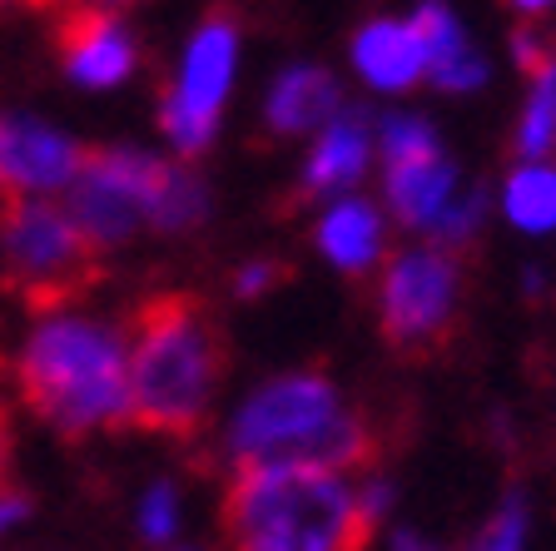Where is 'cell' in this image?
<instances>
[{
  "instance_id": "cell-1",
  "label": "cell",
  "mask_w": 556,
  "mask_h": 551,
  "mask_svg": "<svg viewBox=\"0 0 556 551\" xmlns=\"http://www.w3.org/2000/svg\"><path fill=\"white\" fill-rule=\"evenodd\" d=\"M15 388L60 437H100L129 423V328L70 299L40 303L21 348Z\"/></svg>"
},
{
  "instance_id": "cell-2",
  "label": "cell",
  "mask_w": 556,
  "mask_h": 551,
  "mask_svg": "<svg viewBox=\"0 0 556 551\" xmlns=\"http://www.w3.org/2000/svg\"><path fill=\"white\" fill-rule=\"evenodd\" d=\"M224 467L258 462H313L358 472L372 462V427L328 373L289 367L254 383L219 423Z\"/></svg>"
},
{
  "instance_id": "cell-3",
  "label": "cell",
  "mask_w": 556,
  "mask_h": 551,
  "mask_svg": "<svg viewBox=\"0 0 556 551\" xmlns=\"http://www.w3.org/2000/svg\"><path fill=\"white\" fill-rule=\"evenodd\" d=\"M219 527L243 551H353L372 541L358 517L353 472L313 462L233 467Z\"/></svg>"
},
{
  "instance_id": "cell-4",
  "label": "cell",
  "mask_w": 556,
  "mask_h": 551,
  "mask_svg": "<svg viewBox=\"0 0 556 551\" xmlns=\"http://www.w3.org/2000/svg\"><path fill=\"white\" fill-rule=\"evenodd\" d=\"M224 388V338L194 299H154L129 323V423L194 437Z\"/></svg>"
},
{
  "instance_id": "cell-5",
  "label": "cell",
  "mask_w": 556,
  "mask_h": 551,
  "mask_svg": "<svg viewBox=\"0 0 556 551\" xmlns=\"http://www.w3.org/2000/svg\"><path fill=\"white\" fill-rule=\"evenodd\" d=\"M239 70H243L239 21L233 15H204L185 35V46H179V55L169 65V80H164L160 110H154L164 150L179 154V160H204L214 150V139L224 129V110H229L233 85H239Z\"/></svg>"
},
{
  "instance_id": "cell-6",
  "label": "cell",
  "mask_w": 556,
  "mask_h": 551,
  "mask_svg": "<svg viewBox=\"0 0 556 551\" xmlns=\"http://www.w3.org/2000/svg\"><path fill=\"white\" fill-rule=\"evenodd\" d=\"M467 299L463 249L432 239H413L393 249L372 274V313L378 334L397 353H432L457 328V313Z\"/></svg>"
},
{
  "instance_id": "cell-7",
  "label": "cell",
  "mask_w": 556,
  "mask_h": 551,
  "mask_svg": "<svg viewBox=\"0 0 556 551\" xmlns=\"http://www.w3.org/2000/svg\"><path fill=\"white\" fill-rule=\"evenodd\" d=\"M169 170L174 154L150 145H100L85 154L75 184L65 189V209L94 243V253H115L154 234Z\"/></svg>"
},
{
  "instance_id": "cell-8",
  "label": "cell",
  "mask_w": 556,
  "mask_h": 551,
  "mask_svg": "<svg viewBox=\"0 0 556 551\" xmlns=\"http://www.w3.org/2000/svg\"><path fill=\"white\" fill-rule=\"evenodd\" d=\"M94 243L75 224L65 199L5 195L0 204V274L40 303L70 299L94 268Z\"/></svg>"
},
{
  "instance_id": "cell-9",
  "label": "cell",
  "mask_w": 556,
  "mask_h": 551,
  "mask_svg": "<svg viewBox=\"0 0 556 551\" xmlns=\"http://www.w3.org/2000/svg\"><path fill=\"white\" fill-rule=\"evenodd\" d=\"M382 204L393 214L397 229L413 239H432L447 249H467L482 234L486 218V189L467 179V170L447 150L417 154V160L378 164Z\"/></svg>"
},
{
  "instance_id": "cell-10",
  "label": "cell",
  "mask_w": 556,
  "mask_h": 551,
  "mask_svg": "<svg viewBox=\"0 0 556 551\" xmlns=\"http://www.w3.org/2000/svg\"><path fill=\"white\" fill-rule=\"evenodd\" d=\"M55 50H60L65 80L85 95L125 90V85L139 75V65H144V46H139L129 15L104 11L94 0L65 5L60 30H55Z\"/></svg>"
},
{
  "instance_id": "cell-11",
  "label": "cell",
  "mask_w": 556,
  "mask_h": 551,
  "mask_svg": "<svg viewBox=\"0 0 556 551\" xmlns=\"http://www.w3.org/2000/svg\"><path fill=\"white\" fill-rule=\"evenodd\" d=\"M85 145L65 125L35 115V110H11L0 115V199L5 195H46L65 199L85 164Z\"/></svg>"
},
{
  "instance_id": "cell-12",
  "label": "cell",
  "mask_w": 556,
  "mask_h": 551,
  "mask_svg": "<svg viewBox=\"0 0 556 551\" xmlns=\"http://www.w3.org/2000/svg\"><path fill=\"white\" fill-rule=\"evenodd\" d=\"M368 174H378V115L343 104L324 129L303 139L299 164V195L303 199H333L348 189H363Z\"/></svg>"
},
{
  "instance_id": "cell-13",
  "label": "cell",
  "mask_w": 556,
  "mask_h": 551,
  "mask_svg": "<svg viewBox=\"0 0 556 551\" xmlns=\"http://www.w3.org/2000/svg\"><path fill=\"white\" fill-rule=\"evenodd\" d=\"M393 214L388 204L363 189H348V195L318 199V218H313V249L333 274L343 278H372L382 268V259L393 253Z\"/></svg>"
},
{
  "instance_id": "cell-14",
  "label": "cell",
  "mask_w": 556,
  "mask_h": 551,
  "mask_svg": "<svg viewBox=\"0 0 556 551\" xmlns=\"http://www.w3.org/2000/svg\"><path fill=\"white\" fill-rule=\"evenodd\" d=\"M348 65L363 90L403 100L417 85H428V40L413 15H372L348 40Z\"/></svg>"
},
{
  "instance_id": "cell-15",
  "label": "cell",
  "mask_w": 556,
  "mask_h": 551,
  "mask_svg": "<svg viewBox=\"0 0 556 551\" xmlns=\"http://www.w3.org/2000/svg\"><path fill=\"white\" fill-rule=\"evenodd\" d=\"M348 104L343 80H338L328 65H313V60H293L264 85V100H258V120H264V135L274 139H308L313 129H324L328 120Z\"/></svg>"
},
{
  "instance_id": "cell-16",
  "label": "cell",
  "mask_w": 556,
  "mask_h": 551,
  "mask_svg": "<svg viewBox=\"0 0 556 551\" xmlns=\"http://www.w3.org/2000/svg\"><path fill=\"white\" fill-rule=\"evenodd\" d=\"M413 21L428 40V85H438L442 95H477L492 80V65L472 46V35L447 0H417Z\"/></svg>"
},
{
  "instance_id": "cell-17",
  "label": "cell",
  "mask_w": 556,
  "mask_h": 551,
  "mask_svg": "<svg viewBox=\"0 0 556 551\" xmlns=\"http://www.w3.org/2000/svg\"><path fill=\"white\" fill-rule=\"evenodd\" d=\"M497 209L511 229L552 239L556 234V154L546 160H517L497 184Z\"/></svg>"
},
{
  "instance_id": "cell-18",
  "label": "cell",
  "mask_w": 556,
  "mask_h": 551,
  "mask_svg": "<svg viewBox=\"0 0 556 551\" xmlns=\"http://www.w3.org/2000/svg\"><path fill=\"white\" fill-rule=\"evenodd\" d=\"M517 160H546L556 154V50L536 70H527V100H521L517 129H511Z\"/></svg>"
},
{
  "instance_id": "cell-19",
  "label": "cell",
  "mask_w": 556,
  "mask_h": 551,
  "mask_svg": "<svg viewBox=\"0 0 556 551\" xmlns=\"http://www.w3.org/2000/svg\"><path fill=\"white\" fill-rule=\"evenodd\" d=\"M129 522H135V537L144 547H174V541L189 537V497L174 477H150L139 487L135 506H129Z\"/></svg>"
},
{
  "instance_id": "cell-20",
  "label": "cell",
  "mask_w": 556,
  "mask_h": 551,
  "mask_svg": "<svg viewBox=\"0 0 556 551\" xmlns=\"http://www.w3.org/2000/svg\"><path fill=\"white\" fill-rule=\"evenodd\" d=\"M432 150H442V135L428 115H417V110L378 115V164L417 160V154H432Z\"/></svg>"
},
{
  "instance_id": "cell-21",
  "label": "cell",
  "mask_w": 556,
  "mask_h": 551,
  "mask_svg": "<svg viewBox=\"0 0 556 551\" xmlns=\"http://www.w3.org/2000/svg\"><path fill=\"white\" fill-rule=\"evenodd\" d=\"M532 541V497L517 492L511 487L497 506H492V517L482 522V531L472 537V547H486V551H517Z\"/></svg>"
},
{
  "instance_id": "cell-22",
  "label": "cell",
  "mask_w": 556,
  "mask_h": 551,
  "mask_svg": "<svg viewBox=\"0 0 556 551\" xmlns=\"http://www.w3.org/2000/svg\"><path fill=\"white\" fill-rule=\"evenodd\" d=\"M353 492H358V517L368 527V537L378 527H393L397 517V483L378 467H358L353 472Z\"/></svg>"
},
{
  "instance_id": "cell-23",
  "label": "cell",
  "mask_w": 556,
  "mask_h": 551,
  "mask_svg": "<svg viewBox=\"0 0 556 551\" xmlns=\"http://www.w3.org/2000/svg\"><path fill=\"white\" fill-rule=\"evenodd\" d=\"M278 284H283V264H278V259H264V253H258V259H243V264L229 274V288L239 303L268 299Z\"/></svg>"
},
{
  "instance_id": "cell-24",
  "label": "cell",
  "mask_w": 556,
  "mask_h": 551,
  "mask_svg": "<svg viewBox=\"0 0 556 551\" xmlns=\"http://www.w3.org/2000/svg\"><path fill=\"white\" fill-rule=\"evenodd\" d=\"M35 522V497L25 492L21 483H11V477H0V541L21 537V531H30Z\"/></svg>"
},
{
  "instance_id": "cell-25",
  "label": "cell",
  "mask_w": 556,
  "mask_h": 551,
  "mask_svg": "<svg viewBox=\"0 0 556 551\" xmlns=\"http://www.w3.org/2000/svg\"><path fill=\"white\" fill-rule=\"evenodd\" d=\"M552 50H556V40H552V35H542V30H536V25H521V30L511 35V55H517L521 75H527V70H536V65H542V60L552 55Z\"/></svg>"
},
{
  "instance_id": "cell-26",
  "label": "cell",
  "mask_w": 556,
  "mask_h": 551,
  "mask_svg": "<svg viewBox=\"0 0 556 551\" xmlns=\"http://www.w3.org/2000/svg\"><path fill=\"white\" fill-rule=\"evenodd\" d=\"M507 11H517L521 21H542L556 11V0H507Z\"/></svg>"
},
{
  "instance_id": "cell-27",
  "label": "cell",
  "mask_w": 556,
  "mask_h": 551,
  "mask_svg": "<svg viewBox=\"0 0 556 551\" xmlns=\"http://www.w3.org/2000/svg\"><path fill=\"white\" fill-rule=\"evenodd\" d=\"M388 541H393V547H432L428 537H417V531H407V527H393L388 531Z\"/></svg>"
},
{
  "instance_id": "cell-28",
  "label": "cell",
  "mask_w": 556,
  "mask_h": 551,
  "mask_svg": "<svg viewBox=\"0 0 556 551\" xmlns=\"http://www.w3.org/2000/svg\"><path fill=\"white\" fill-rule=\"evenodd\" d=\"M521 284H527V293H532V299H536V293H546V274H542V268H527V274H521Z\"/></svg>"
},
{
  "instance_id": "cell-29",
  "label": "cell",
  "mask_w": 556,
  "mask_h": 551,
  "mask_svg": "<svg viewBox=\"0 0 556 551\" xmlns=\"http://www.w3.org/2000/svg\"><path fill=\"white\" fill-rule=\"evenodd\" d=\"M94 5H104V11H135V5H139V0H94Z\"/></svg>"
},
{
  "instance_id": "cell-30",
  "label": "cell",
  "mask_w": 556,
  "mask_h": 551,
  "mask_svg": "<svg viewBox=\"0 0 556 551\" xmlns=\"http://www.w3.org/2000/svg\"><path fill=\"white\" fill-rule=\"evenodd\" d=\"M5 5H11V0H0V11H5Z\"/></svg>"
}]
</instances>
